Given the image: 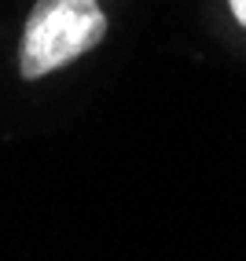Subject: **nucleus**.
Segmentation results:
<instances>
[{
    "label": "nucleus",
    "instance_id": "obj_1",
    "mask_svg": "<svg viewBox=\"0 0 246 261\" xmlns=\"http://www.w3.org/2000/svg\"><path fill=\"white\" fill-rule=\"evenodd\" d=\"M103 37H107V15L99 0H37L22 33L19 70L26 81H37L81 59Z\"/></svg>",
    "mask_w": 246,
    "mask_h": 261
},
{
    "label": "nucleus",
    "instance_id": "obj_2",
    "mask_svg": "<svg viewBox=\"0 0 246 261\" xmlns=\"http://www.w3.org/2000/svg\"><path fill=\"white\" fill-rule=\"evenodd\" d=\"M228 4H232V15L246 26V0H228Z\"/></svg>",
    "mask_w": 246,
    "mask_h": 261
}]
</instances>
